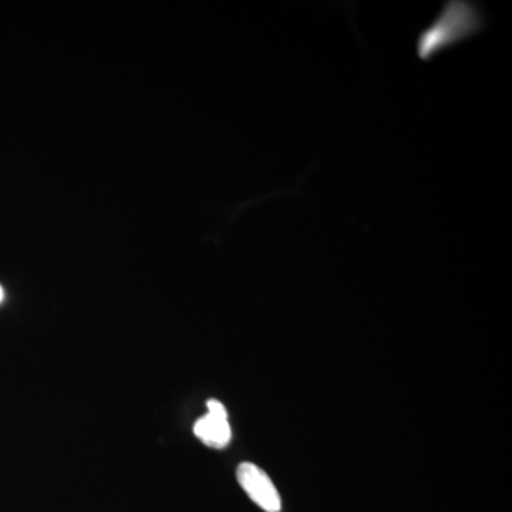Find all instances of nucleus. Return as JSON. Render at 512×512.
Returning a JSON list of instances; mask_svg holds the SVG:
<instances>
[{
    "label": "nucleus",
    "mask_w": 512,
    "mask_h": 512,
    "mask_svg": "<svg viewBox=\"0 0 512 512\" xmlns=\"http://www.w3.org/2000/svg\"><path fill=\"white\" fill-rule=\"evenodd\" d=\"M487 28L483 9L473 2L451 0L441 8L430 26L417 37V56L421 62H430L448 47L467 42Z\"/></svg>",
    "instance_id": "nucleus-1"
},
{
    "label": "nucleus",
    "mask_w": 512,
    "mask_h": 512,
    "mask_svg": "<svg viewBox=\"0 0 512 512\" xmlns=\"http://www.w3.org/2000/svg\"><path fill=\"white\" fill-rule=\"evenodd\" d=\"M238 483L259 508L266 512H281V495L262 468L254 463H241L237 468Z\"/></svg>",
    "instance_id": "nucleus-2"
},
{
    "label": "nucleus",
    "mask_w": 512,
    "mask_h": 512,
    "mask_svg": "<svg viewBox=\"0 0 512 512\" xmlns=\"http://www.w3.org/2000/svg\"><path fill=\"white\" fill-rule=\"evenodd\" d=\"M207 410L205 416L195 421V437L207 447L222 450L231 443L232 439L227 409L220 400L211 399L207 402Z\"/></svg>",
    "instance_id": "nucleus-3"
},
{
    "label": "nucleus",
    "mask_w": 512,
    "mask_h": 512,
    "mask_svg": "<svg viewBox=\"0 0 512 512\" xmlns=\"http://www.w3.org/2000/svg\"><path fill=\"white\" fill-rule=\"evenodd\" d=\"M5 299V291H3L2 285H0V303Z\"/></svg>",
    "instance_id": "nucleus-4"
}]
</instances>
